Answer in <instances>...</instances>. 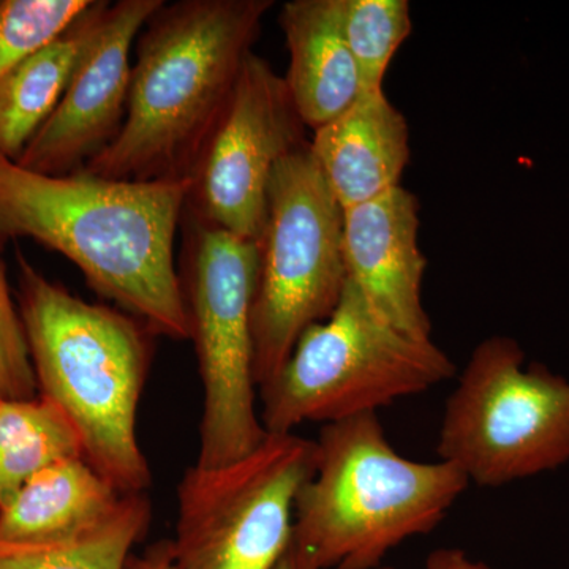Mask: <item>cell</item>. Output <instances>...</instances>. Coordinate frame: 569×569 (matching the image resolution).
Segmentation results:
<instances>
[{"instance_id":"7a4b0ae2","label":"cell","mask_w":569,"mask_h":569,"mask_svg":"<svg viewBox=\"0 0 569 569\" xmlns=\"http://www.w3.org/2000/svg\"><path fill=\"white\" fill-rule=\"evenodd\" d=\"M272 6L164 2L138 37L121 130L82 168L121 181H190Z\"/></svg>"},{"instance_id":"2e32d148","label":"cell","mask_w":569,"mask_h":569,"mask_svg":"<svg viewBox=\"0 0 569 569\" xmlns=\"http://www.w3.org/2000/svg\"><path fill=\"white\" fill-rule=\"evenodd\" d=\"M108 2L92 0L56 39L0 81V153L18 160L61 102Z\"/></svg>"},{"instance_id":"44dd1931","label":"cell","mask_w":569,"mask_h":569,"mask_svg":"<svg viewBox=\"0 0 569 569\" xmlns=\"http://www.w3.org/2000/svg\"><path fill=\"white\" fill-rule=\"evenodd\" d=\"M37 396L39 387L24 325L0 261V399L28 400Z\"/></svg>"},{"instance_id":"4fadbf2b","label":"cell","mask_w":569,"mask_h":569,"mask_svg":"<svg viewBox=\"0 0 569 569\" xmlns=\"http://www.w3.org/2000/svg\"><path fill=\"white\" fill-rule=\"evenodd\" d=\"M309 149L337 203L355 208L400 186L410 160V130L385 89L361 92L313 130Z\"/></svg>"},{"instance_id":"6da1fadb","label":"cell","mask_w":569,"mask_h":569,"mask_svg":"<svg viewBox=\"0 0 569 569\" xmlns=\"http://www.w3.org/2000/svg\"><path fill=\"white\" fill-rule=\"evenodd\" d=\"M189 179L44 174L0 153V244L31 238L77 264L97 293L152 336L190 339L174 241Z\"/></svg>"},{"instance_id":"ffe728a7","label":"cell","mask_w":569,"mask_h":569,"mask_svg":"<svg viewBox=\"0 0 569 569\" xmlns=\"http://www.w3.org/2000/svg\"><path fill=\"white\" fill-rule=\"evenodd\" d=\"M92 0H2L0 2V81L26 58L56 39Z\"/></svg>"},{"instance_id":"d6986e66","label":"cell","mask_w":569,"mask_h":569,"mask_svg":"<svg viewBox=\"0 0 569 569\" xmlns=\"http://www.w3.org/2000/svg\"><path fill=\"white\" fill-rule=\"evenodd\" d=\"M343 33L361 92L383 91L385 74L411 33L407 0H342Z\"/></svg>"},{"instance_id":"603a6c76","label":"cell","mask_w":569,"mask_h":569,"mask_svg":"<svg viewBox=\"0 0 569 569\" xmlns=\"http://www.w3.org/2000/svg\"><path fill=\"white\" fill-rule=\"evenodd\" d=\"M426 569H492L485 561L473 560L466 550L458 548H441L429 553Z\"/></svg>"},{"instance_id":"277c9868","label":"cell","mask_w":569,"mask_h":569,"mask_svg":"<svg viewBox=\"0 0 569 569\" xmlns=\"http://www.w3.org/2000/svg\"><path fill=\"white\" fill-rule=\"evenodd\" d=\"M468 486L445 460L400 456L377 413L329 422L296 498L291 542L317 569H376L407 539L436 530Z\"/></svg>"},{"instance_id":"d4e9b609","label":"cell","mask_w":569,"mask_h":569,"mask_svg":"<svg viewBox=\"0 0 569 569\" xmlns=\"http://www.w3.org/2000/svg\"><path fill=\"white\" fill-rule=\"evenodd\" d=\"M376 569H395V568H391V567H378Z\"/></svg>"},{"instance_id":"9a60e30c","label":"cell","mask_w":569,"mask_h":569,"mask_svg":"<svg viewBox=\"0 0 569 569\" xmlns=\"http://www.w3.org/2000/svg\"><path fill=\"white\" fill-rule=\"evenodd\" d=\"M122 497L84 458L61 460L0 507V541L44 545L77 537L110 516Z\"/></svg>"},{"instance_id":"5bb4252c","label":"cell","mask_w":569,"mask_h":569,"mask_svg":"<svg viewBox=\"0 0 569 569\" xmlns=\"http://www.w3.org/2000/svg\"><path fill=\"white\" fill-rule=\"evenodd\" d=\"M280 26L288 52L284 82L302 123L317 130L361 93L358 69L342 24V0H291Z\"/></svg>"},{"instance_id":"3957f363","label":"cell","mask_w":569,"mask_h":569,"mask_svg":"<svg viewBox=\"0 0 569 569\" xmlns=\"http://www.w3.org/2000/svg\"><path fill=\"white\" fill-rule=\"evenodd\" d=\"M20 309L39 396L77 429L82 458L122 496L146 493L152 473L137 436L151 367V336L137 318L91 305L17 252Z\"/></svg>"},{"instance_id":"7402d4cb","label":"cell","mask_w":569,"mask_h":569,"mask_svg":"<svg viewBox=\"0 0 569 569\" xmlns=\"http://www.w3.org/2000/svg\"><path fill=\"white\" fill-rule=\"evenodd\" d=\"M126 569H178L171 541L156 542L140 556L132 553L127 560Z\"/></svg>"},{"instance_id":"7c38bea8","label":"cell","mask_w":569,"mask_h":569,"mask_svg":"<svg viewBox=\"0 0 569 569\" xmlns=\"http://www.w3.org/2000/svg\"><path fill=\"white\" fill-rule=\"evenodd\" d=\"M419 203L402 186L343 209L347 277L397 331L432 340L422 305L427 258L419 247Z\"/></svg>"},{"instance_id":"ac0fdd59","label":"cell","mask_w":569,"mask_h":569,"mask_svg":"<svg viewBox=\"0 0 569 569\" xmlns=\"http://www.w3.org/2000/svg\"><path fill=\"white\" fill-rule=\"evenodd\" d=\"M71 458H82V445L61 408L41 396L0 399V507L44 468Z\"/></svg>"},{"instance_id":"ba28073f","label":"cell","mask_w":569,"mask_h":569,"mask_svg":"<svg viewBox=\"0 0 569 569\" xmlns=\"http://www.w3.org/2000/svg\"><path fill=\"white\" fill-rule=\"evenodd\" d=\"M258 264L257 242L192 216L179 277L203 383L198 467L233 463L268 437L257 410L253 377Z\"/></svg>"},{"instance_id":"cb8c5ba5","label":"cell","mask_w":569,"mask_h":569,"mask_svg":"<svg viewBox=\"0 0 569 569\" xmlns=\"http://www.w3.org/2000/svg\"><path fill=\"white\" fill-rule=\"evenodd\" d=\"M274 569H317L310 563V560L306 556H302L293 542H290L288 549L284 550L282 559L276 565Z\"/></svg>"},{"instance_id":"30bf717a","label":"cell","mask_w":569,"mask_h":569,"mask_svg":"<svg viewBox=\"0 0 569 569\" xmlns=\"http://www.w3.org/2000/svg\"><path fill=\"white\" fill-rule=\"evenodd\" d=\"M305 129L284 78L250 52L190 176V213L258 242L272 173L309 142Z\"/></svg>"},{"instance_id":"52a82bcc","label":"cell","mask_w":569,"mask_h":569,"mask_svg":"<svg viewBox=\"0 0 569 569\" xmlns=\"http://www.w3.org/2000/svg\"><path fill=\"white\" fill-rule=\"evenodd\" d=\"M257 244L252 337L260 388L279 372L302 332L331 316L347 283L343 209L309 142L277 164Z\"/></svg>"},{"instance_id":"8fae6325","label":"cell","mask_w":569,"mask_h":569,"mask_svg":"<svg viewBox=\"0 0 569 569\" xmlns=\"http://www.w3.org/2000/svg\"><path fill=\"white\" fill-rule=\"evenodd\" d=\"M163 3L108 2L61 102L17 160L21 167L44 174L71 173L114 140L129 102L130 52Z\"/></svg>"},{"instance_id":"5b68a950","label":"cell","mask_w":569,"mask_h":569,"mask_svg":"<svg viewBox=\"0 0 569 569\" xmlns=\"http://www.w3.org/2000/svg\"><path fill=\"white\" fill-rule=\"evenodd\" d=\"M455 376L451 358L433 340L397 331L347 277L331 316L309 326L279 372L258 388L261 425L287 436L302 422L378 413Z\"/></svg>"},{"instance_id":"8992f818","label":"cell","mask_w":569,"mask_h":569,"mask_svg":"<svg viewBox=\"0 0 569 569\" xmlns=\"http://www.w3.org/2000/svg\"><path fill=\"white\" fill-rule=\"evenodd\" d=\"M438 458L479 488L497 489L569 462V381L549 367H526L511 337L482 340L449 395Z\"/></svg>"},{"instance_id":"e0dca14e","label":"cell","mask_w":569,"mask_h":569,"mask_svg":"<svg viewBox=\"0 0 569 569\" xmlns=\"http://www.w3.org/2000/svg\"><path fill=\"white\" fill-rule=\"evenodd\" d=\"M151 519L146 493L123 496L110 516L77 537L44 545L0 541V569H126Z\"/></svg>"},{"instance_id":"9c48e42d","label":"cell","mask_w":569,"mask_h":569,"mask_svg":"<svg viewBox=\"0 0 569 569\" xmlns=\"http://www.w3.org/2000/svg\"><path fill=\"white\" fill-rule=\"evenodd\" d=\"M316 470V440L268 433L228 466H192L178 486L171 541L178 569H274L293 539L299 490Z\"/></svg>"}]
</instances>
